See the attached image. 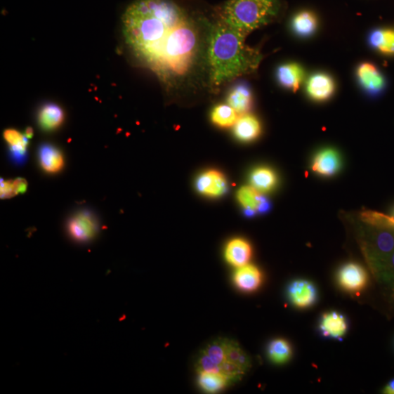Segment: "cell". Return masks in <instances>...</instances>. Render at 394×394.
Returning a JSON list of instances; mask_svg holds the SVG:
<instances>
[{
	"label": "cell",
	"mask_w": 394,
	"mask_h": 394,
	"mask_svg": "<svg viewBox=\"0 0 394 394\" xmlns=\"http://www.w3.org/2000/svg\"><path fill=\"white\" fill-rule=\"evenodd\" d=\"M357 77L362 87L372 96L379 95L385 88L382 74L370 63H363L358 67Z\"/></svg>",
	"instance_id": "10"
},
{
	"label": "cell",
	"mask_w": 394,
	"mask_h": 394,
	"mask_svg": "<svg viewBox=\"0 0 394 394\" xmlns=\"http://www.w3.org/2000/svg\"><path fill=\"white\" fill-rule=\"evenodd\" d=\"M251 186L261 194L273 191L278 185V176L273 169L261 166L254 169L250 176Z\"/></svg>",
	"instance_id": "16"
},
{
	"label": "cell",
	"mask_w": 394,
	"mask_h": 394,
	"mask_svg": "<svg viewBox=\"0 0 394 394\" xmlns=\"http://www.w3.org/2000/svg\"><path fill=\"white\" fill-rule=\"evenodd\" d=\"M292 27L298 35L308 37L316 29V17L310 11L300 12L293 18Z\"/></svg>",
	"instance_id": "25"
},
{
	"label": "cell",
	"mask_w": 394,
	"mask_h": 394,
	"mask_svg": "<svg viewBox=\"0 0 394 394\" xmlns=\"http://www.w3.org/2000/svg\"><path fill=\"white\" fill-rule=\"evenodd\" d=\"M14 184L15 189L18 194H23L27 192V182L23 178H16L14 180Z\"/></svg>",
	"instance_id": "32"
},
{
	"label": "cell",
	"mask_w": 394,
	"mask_h": 394,
	"mask_svg": "<svg viewBox=\"0 0 394 394\" xmlns=\"http://www.w3.org/2000/svg\"><path fill=\"white\" fill-rule=\"evenodd\" d=\"M343 166L341 154L333 147H324L315 153L312 163V171L323 178H331L339 174Z\"/></svg>",
	"instance_id": "6"
},
{
	"label": "cell",
	"mask_w": 394,
	"mask_h": 394,
	"mask_svg": "<svg viewBox=\"0 0 394 394\" xmlns=\"http://www.w3.org/2000/svg\"><path fill=\"white\" fill-rule=\"evenodd\" d=\"M270 360L275 364L287 363L292 356V348L289 343L284 339H275L268 346Z\"/></svg>",
	"instance_id": "24"
},
{
	"label": "cell",
	"mask_w": 394,
	"mask_h": 394,
	"mask_svg": "<svg viewBox=\"0 0 394 394\" xmlns=\"http://www.w3.org/2000/svg\"><path fill=\"white\" fill-rule=\"evenodd\" d=\"M334 91V83L327 74L317 73L311 77L307 84L309 96L317 102H323L331 97Z\"/></svg>",
	"instance_id": "14"
},
{
	"label": "cell",
	"mask_w": 394,
	"mask_h": 394,
	"mask_svg": "<svg viewBox=\"0 0 394 394\" xmlns=\"http://www.w3.org/2000/svg\"><path fill=\"white\" fill-rule=\"evenodd\" d=\"M197 191L209 197H220L227 193L228 183L224 175L216 170L202 173L196 183Z\"/></svg>",
	"instance_id": "7"
},
{
	"label": "cell",
	"mask_w": 394,
	"mask_h": 394,
	"mask_svg": "<svg viewBox=\"0 0 394 394\" xmlns=\"http://www.w3.org/2000/svg\"><path fill=\"white\" fill-rule=\"evenodd\" d=\"M337 279L344 291L358 294L367 287L369 276L367 270L358 263L349 262L340 269Z\"/></svg>",
	"instance_id": "5"
},
{
	"label": "cell",
	"mask_w": 394,
	"mask_h": 394,
	"mask_svg": "<svg viewBox=\"0 0 394 394\" xmlns=\"http://www.w3.org/2000/svg\"><path fill=\"white\" fill-rule=\"evenodd\" d=\"M67 229L69 236L74 242L85 244L97 237L100 232V224L95 213L83 209L69 218Z\"/></svg>",
	"instance_id": "4"
},
{
	"label": "cell",
	"mask_w": 394,
	"mask_h": 394,
	"mask_svg": "<svg viewBox=\"0 0 394 394\" xmlns=\"http://www.w3.org/2000/svg\"><path fill=\"white\" fill-rule=\"evenodd\" d=\"M228 339H219L209 344L203 350L209 357L221 366L226 361Z\"/></svg>",
	"instance_id": "27"
},
{
	"label": "cell",
	"mask_w": 394,
	"mask_h": 394,
	"mask_svg": "<svg viewBox=\"0 0 394 394\" xmlns=\"http://www.w3.org/2000/svg\"><path fill=\"white\" fill-rule=\"evenodd\" d=\"M278 0H229L219 10V21L247 36L277 16Z\"/></svg>",
	"instance_id": "3"
},
{
	"label": "cell",
	"mask_w": 394,
	"mask_h": 394,
	"mask_svg": "<svg viewBox=\"0 0 394 394\" xmlns=\"http://www.w3.org/2000/svg\"><path fill=\"white\" fill-rule=\"evenodd\" d=\"M229 381V379L220 372H201L199 374V386L205 392L217 393L226 387Z\"/></svg>",
	"instance_id": "21"
},
{
	"label": "cell",
	"mask_w": 394,
	"mask_h": 394,
	"mask_svg": "<svg viewBox=\"0 0 394 394\" xmlns=\"http://www.w3.org/2000/svg\"><path fill=\"white\" fill-rule=\"evenodd\" d=\"M266 197L251 186H243L238 191L237 199L245 210V215L249 218L258 211L261 204Z\"/></svg>",
	"instance_id": "20"
},
{
	"label": "cell",
	"mask_w": 394,
	"mask_h": 394,
	"mask_svg": "<svg viewBox=\"0 0 394 394\" xmlns=\"http://www.w3.org/2000/svg\"><path fill=\"white\" fill-rule=\"evenodd\" d=\"M346 318L342 314L331 311L323 315L320 324L321 332L329 339L341 340L348 331Z\"/></svg>",
	"instance_id": "12"
},
{
	"label": "cell",
	"mask_w": 394,
	"mask_h": 394,
	"mask_svg": "<svg viewBox=\"0 0 394 394\" xmlns=\"http://www.w3.org/2000/svg\"><path fill=\"white\" fill-rule=\"evenodd\" d=\"M226 360L237 365L247 371L251 367V361L248 354L239 347L237 343L228 339Z\"/></svg>",
	"instance_id": "26"
},
{
	"label": "cell",
	"mask_w": 394,
	"mask_h": 394,
	"mask_svg": "<svg viewBox=\"0 0 394 394\" xmlns=\"http://www.w3.org/2000/svg\"><path fill=\"white\" fill-rule=\"evenodd\" d=\"M29 139L27 138L21 143L9 146V157L11 160L16 165L24 164L27 159V146Z\"/></svg>",
	"instance_id": "28"
},
{
	"label": "cell",
	"mask_w": 394,
	"mask_h": 394,
	"mask_svg": "<svg viewBox=\"0 0 394 394\" xmlns=\"http://www.w3.org/2000/svg\"><path fill=\"white\" fill-rule=\"evenodd\" d=\"M234 126L235 136L242 142L254 141L261 133L260 122L256 117L249 114L240 116Z\"/></svg>",
	"instance_id": "17"
},
{
	"label": "cell",
	"mask_w": 394,
	"mask_h": 394,
	"mask_svg": "<svg viewBox=\"0 0 394 394\" xmlns=\"http://www.w3.org/2000/svg\"><path fill=\"white\" fill-rule=\"evenodd\" d=\"M25 136L29 140L33 137V129L27 127L25 130Z\"/></svg>",
	"instance_id": "34"
},
{
	"label": "cell",
	"mask_w": 394,
	"mask_h": 394,
	"mask_svg": "<svg viewBox=\"0 0 394 394\" xmlns=\"http://www.w3.org/2000/svg\"><path fill=\"white\" fill-rule=\"evenodd\" d=\"M39 159L44 171L49 174L60 173L65 164L60 150L49 143H44L39 147Z\"/></svg>",
	"instance_id": "15"
},
{
	"label": "cell",
	"mask_w": 394,
	"mask_h": 394,
	"mask_svg": "<svg viewBox=\"0 0 394 394\" xmlns=\"http://www.w3.org/2000/svg\"><path fill=\"white\" fill-rule=\"evenodd\" d=\"M390 216L394 219V204L391 207Z\"/></svg>",
	"instance_id": "35"
},
{
	"label": "cell",
	"mask_w": 394,
	"mask_h": 394,
	"mask_svg": "<svg viewBox=\"0 0 394 394\" xmlns=\"http://www.w3.org/2000/svg\"><path fill=\"white\" fill-rule=\"evenodd\" d=\"M196 369L198 374L201 372H218L221 367L202 350L198 357Z\"/></svg>",
	"instance_id": "30"
},
{
	"label": "cell",
	"mask_w": 394,
	"mask_h": 394,
	"mask_svg": "<svg viewBox=\"0 0 394 394\" xmlns=\"http://www.w3.org/2000/svg\"><path fill=\"white\" fill-rule=\"evenodd\" d=\"M369 43L386 55H394V31L390 29L374 31L369 36Z\"/></svg>",
	"instance_id": "22"
},
{
	"label": "cell",
	"mask_w": 394,
	"mask_h": 394,
	"mask_svg": "<svg viewBox=\"0 0 394 394\" xmlns=\"http://www.w3.org/2000/svg\"><path fill=\"white\" fill-rule=\"evenodd\" d=\"M220 367L221 373L228 379L230 381L241 379L247 372L237 365L228 360L221 364Z\"/></svg>",
	"instance_id": "29"
},
{
	"label": "cell",
	"mask_w": 394,
	"mask_h": 394,
	"mask_svg": "<svg viewBox=\"0 0 394 394\" xmlns=\"http://www.w3.org/2000/svg\"><path fill=\"white\" fill-rule=\"evenodd\" d=\"M251 256V244L244 239L235 238L230 240L225 249L227 261L237 268L248 265Z\"/></svg>",
	"instance_id": "9"
},
{
	"label": "cell",
	"mask_w": 394,
	"mask_h": 394,
	"mask_svg": "<svg viewBox=\"0 0 394 394\" xmlns=\"http://www.w3.org/2000/svg\"><path fill=\"white\" fill-rule=\"evenodd\" d=\"M126 44L165 77H183L196 58L197 29L171 0H136L122 17Z\"/></svg>",
	"instance_id": "1"
},
{
	"label": "cell",
	"mask_w": 394,
	"mask_h": 394,
	"mask_svg": "<svg viewBox=\"0 0 394 394\" xmlns=\"http://www.w3.org/2000/svg\"><path fill=\"white\" fill-rule=\"evenodd\" d=\"M246 37L220 21L211 27L209 60L214 86H221L258 68L262 55L246 44Z\"/></svg>",
	"instance_id": "2"
},
{
	"label": "cell",
	"mask_w": 394,
	"mask_h": 394,
	"mask_svg": "<svg viewBox=\"0 0 394 394\" xmlns=\"http://www.w3.org/2000/svg\"><path fill=\"white\" fill-rule=\"evenodd\" d=\"M383 392L388 394H394V379L390 381L385 387Z\"/></svg>",
	"instance_id": "33"
},
{
	"label": "cell",
	"mask_w": 394,
	"mask_h": 394,
	"mask_svg": "<svg viewBox=\"0 0 394 394\" xmlns=\"http://www.w3.org/2000/svg\"><path fill=\"white\" fill-rule=\"evenodd\" d=\"M211 118L215 125L222 128L235 126L239 119L236 111L228 104L216 106L211 112Z\"/></svg>",
	"instance_id": "23"
},
{
	"label": "cell",
	"mask_w": 394,
	"mask_h": 394,
	"mask_svg": "<svg viewBox=\"0 0 394 394\" xmlns=\"http://www.w3.org/2000/svg\"><path fill=\"white\" fill-rule=\"evenodd\" d=\"M65 114L63 108L58 104L48 103L44 104L39 112V124L46 131H52L59 128L63 123Z\"/></svg>",
	"instance_id": "19"
},
{
	"label": "cell",
	"mask_w": 394,
	"mask_h": 394,
	"mask_svg": "<svg viewBox=\"0 0 394 394\" xmlns=\"http://www.w3.org/2000/svg\"><path fill=\"white\" fill-rule=\"evenodd\" d=\"M288 295L290 301L296 308L306 309L315 303L317 291L310 281L296 280L289 287Z\"/></svg>",
	"instance_id": "8"
},
{
	"label": "cell",
	"mask_w": 394,
	"mask_h": 394,
	"mask_svg": "<svg viewBox=\"0 0 394 394\" xmlns=\"http://www.w3.org/2000/svg\"><path fill=\"white\" fill-rule=\"evenodd\" d=\"M234 283L241 291L254 292L261 285L263 275L260 270L252 265L238 268L234 274Z\"/></svg>",
	"instance_id": "13"
},
{
	"label": "cell",
	"mask_w": 394,
	"mask_h": 394,
	"mask_svg": "<svg viewBox=\"0 0 394 394\" xmlns=\"http://www.w3.org/2000/svg\"><path fill=\"white\" fill-rule=\"evenodd\" d=\"M0 193H1L2 199H8L18 195L14 180H1V187H0Z\"/></svg>",
	"instance_id": "31"
},
{
	"label": "cell",
	"mask_w": 394,
	"mask_h": 394,
	"mask_svg": "<svg viewBox=\"0 0 394 394\" xmlns=\"http://www.w3.org/2000/svg\"><path fill=\"white\" fill-rule=\"evenodd\" d=\"M227 102L239 116L249 114L253 105L252 91L249 86L240 83L232 86L228 93Z\"/></svg>",
	"instance_id": "11"
},
{
	"label": "cell",
	"mask_w": 394,
	"mask_h": 394,
	"mask_svg": "<svg viewBox=\"0 0 394 394\" xmlns=\"http://www.w3.org/2000/svg\"><path fill=\"white\" fill-rule=\"evenodd\" d=\"M304 70L296 63H287L280 65L276 72L278 82L284 88L296 91L304 79Z\"/></svg>",
	"instance_id": "18"
}]
</instances>
